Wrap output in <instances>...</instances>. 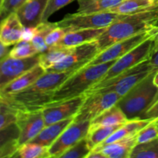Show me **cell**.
<instances>
[{"label":"cell","mask_w":158,"mask_h":158,"mask_svg":"<svg viewBox=\"0 0 158 158\" xmlns=\"http://www.w3.org/2000/svg\"><path fill=\"white\" fill-rule=\"evenodd\" d=\"M79 69L64 72L46 71L31 86L16 94L0 96V103L15 112L43 110L52 102L56 89Z\"/></svg>","instance_id":"1"},{"label":"cell","mask_w":158,"mask_h":158,"mask_svg":"<svg viewBox=\"0 0 158 158\" xmlns=\"http://www.w3.org/2000/svg\"><path fill=\"white\" fill-rule=\"evenodd\" d=\"M157 23L158 7L124 15L106 27L104 32L97 38L99 51L100 52L117 42L151 30L157 26Z\"/></svg>","instance_id":"2"},{"label":"cell","mask_w":158,"mask_h":158,"mask_svg":"<svg viewBox=\"0 0 158 158\" xmlns=\"http://www.w3.org/2000/svg\"><path fill=\"white\" fill-rule=\"evenodd\" d=\"M115 61L83 66L74 73L56 89L52 102L48 106L85 94L94 85L101 81Z\"/></svg>","instance_id":"3"},{"label":"cell","mask_w":158,"mask_h":158,"mask_svg":"<svg viewBox=\"0 0 158 158\" xmlns=\"http://www.w3.org/2000/svg\"><path fill=\"white\" fill-rule=\"evenodd\" d=\"M155 72L134 86L117 103L128 120L140 118L158 97V88L153 83Z\"/></svg>","instance_id":"4"},{"label":"cell","mask_w":158,"mask_h":158,"mask_svg":"<svg viewBox=\"0 0 158 158\" xmlns=\"http://www.w3.org/2000/svg\"><path fill=\"white\" fill-rule=\"evenodd\" d=\"M156 71L150 64L149 60H148L110 80L97 83L85 95L96 93L114 92L123 97L137 83L146 78L151 73Z\"/></svg>","instance_id":"5"},{"label":"cell","mask_w":158,"mask_h":158,"mask_svg":"<svg viewBox=\"0 0 158 158\" xmlns=\"http://www.w3.org/2000/svg\"><path fill=\"white\" fill-rule=\"evenodd\" d=\"M124 15L111 12L97 13L67 14L60 21L57 22V26L62 28L66 32L84 29H100L106 28L118 20Z\"/></svg>","instance_id":"6"},{"label":"cell","mask_w":158,"mask_h":158,"mask_svg":"<svg viewBox=\"0 0 158 158\" xmlns=\"http://www.w3.org/2000/svg\"><path fill=\"white\" fill-rule=\"evenodd\" d=\"M154 37L155 35L145 40L137 47L116 60L115 63L108 69L100 82L110 80L124 71L149 60L154 50Z\"/></svg>","instance_id":"7"},{"label":"cell","mask_w":158,"mask_h":158,"mask_svg":"<svg viewBox=\"0 0 158 158\" xmlns=\"http://www.w3.org/2000/svg\"><path fill=\"white\" fill-rule=\"evenodd\" d=\"M121 97V96L114 92L96 93L86 95V99L74 117L73 121H92L117 104Z\"/></svg>","instance_id":"8"},{"label":"cell","mask_w":158,"mask_h":158,"mask_svg":"<svg viewBox=\"0 0 158 158\" xmlns=\"http://www.w3.org/2000/svg\"><path fill=\"white\" fill-rule=\"evenodd\" d=\"M157 32L158 26H156L151 30L141 32V33L137 34L131 38L117 42V43L113 44L112 46L105 49L102 52H99L86 66H92V65L115 61L126 53L129 52L131 50H132L133 49L137 47L143 41L156 35Z\"/></svg>","instance_id":"9"},{"label":"cell","mask_w":158,"mask_h":158,"mask_svg":"<svg viewBox=\"0 0 158 158\" xmlns=\"http://www.w3.org/2000/svg\"><path fill=\"white\" fill-rule=\"evenodd\" d=\"M90 121H73L49 147V157L59 158L68 149L87 136Z\"/></svg>","instance_id":"10"},{"label":"cell","mask_w":158,"mask_h":158,"mask_svg":"<svg viewBox=\"0 0 158 158\" xmlns=\"http://www.w3.org/2000/svg\"><path fill=\"white\" fill-rule=\"evenodd\" d=\"M99 52L100 51L97 40L76 46L61 62L46 71L64 72L73 69H80L87 65Z\"/></svg>","instance_id":"11"},{"label":"cell","mask_w":158,"mask_h":158,"mask_svg":"<svg viewBox=\"0 0 158 158\" xmlns=\"http://www.w3.org/2000/svg\"><path fill=\"white\" fill-rule=\"evenodd\" d=\"M39 58L40 54L26 59H15L8 56L0 60V90L39 64Z\"/></svg>","instance_id":"12"},{"label":"cell","mask_w":158,"mask_h":158,"mask_svg":"<svg viewBox=\"0 0 158 158\" xmlns=\"http://www.w3.org/2000/svg\"><path fill=\"white\" fill-rule=\"evenodd\" d=\"M16 113V124L19 128V144L31 141L45 127V121L42 110L32 112Z\"/></svg>","instance_id":"13"},{"label":"cell","mask_w":158,"mask_h":158,"mask_svg":"<svg viewBox=\"0 0 158 158\" xmlns=\"http://www.w3.org/2000/svg\"><path fill=\"white\" fill-rule=\"evenodd\" d=\"M86 99V95L80 96L70 100L46 106L42 110L45 127L52 123L75 117Z\"/></svg>","instance_id":"14"},{"label":"cell","mask_w":158,"mask_h":158,"mask_svg":"<svg viewBox=\"0 0 158 158\" xmlns=\"http://www.w3.org/2000/svg\"><path fill=\"white\" fill-rule=\"evenodd\" d=\"M23 28L16 12H12L0 22V42L6 46H14L21 41Z\"/></svg>","instance_id":"15"},{"label":"cell","mask_w":158,"mask_h":158,"mask_svg":"<svg viewBox=\"0 0 158 158\" xmlns=\"http://www.w3.org/2000/svg\"><path fill=\"white\" fill-rule=\"evenodd\" d=\"M47 0H26L16 10L17 15L24 26H36L41 23Z\"/></svg>","instance_id":"16"},{"label":"cell","mask_w":158,"mask_h":158,"mask_svg":"<svg viewBox=\"0 0 158 158\" xmlns=\"http://www.w3.org/2000/svg\"><path fill=\"white\" fill-rule=\"evenodd\" d=\"M137 134H131L105 146L97 147L93 150L100 151L106 158H130L133 148L137 143Z\"/></svg>","instance_id":"17"},{"label":"cell","mask_w":158,"mask_h":158,"mask_svg":"<svg viewBox=\"0 0 158 158\" xmlns=\"http://www.w3.org/2000/svg\"><path fill=\"white\" fill-rule=\"evenodd\" d=\"M19 128L16 123L0 129V158L15 157L19 148Z\"/></svg>","instance_id":"18"},{"label":"cell","mask_w":158,"mask_h":158,"mask_svg":"<svg viewBox=\"0 0 158 158\" xmlns=\"http://www.w3.org/2000/svg\"><path fill=\"white\" fill-rule=\"evenodd\" d=\"M45 72L46 70L40 64H37L2 89L0 90V96L10 95L23 90L31 86Z\"/></svg>","instance_id":"19"},{"label":"cell","mask_w":158,"mask_h":158,"mask_svg":"<svg viewBox=\"0 0 158 158\" xmlns=\"http://www.w3.org/2000/svg\"><path fill=\"white\" fill-rule=\"evenodd\" d=\"M105 29H84L66 32L58 45L66 47H76L94 41L104 32Z\"/></svg>","instance_id":"20"},{"label":"cell","mask_w":158,"mask_h":158,"mask_svg":"<svg viewBox=\"0 0 158 158\" xmlns=\"http://www.w3.org/2000/svg\"><path fill=\"white\" fill-rule=\"evenodd\" d=\"M73 119L74 117H73L46 126L35 138L31 140V142L40 143L49 148L58 138L63 131L73 121Z\"/></svg>","instance_id":"21"},{"label":"cell","mask_w":158,"mask_h":158,"mask_svg":"<svg viewBox=\"0 0 158 158\" xmlns=\"http://www.w3.org/2000/svg\"><path fill=\"white\" fill-rule=\"evenodd\" d=\"M127 120V117H126L123 110L118 105L116 104L90 121L89 131L101 127L123 124Z\"/></svg>","instance_id":"22"},{"label":"cell","mask_w":158,"mask_h":158,"mask_svg":"<svg viewBox=\"0 0 158 158\" xmlns=\"http://www.w3.org/2000/svg\"><path fill=\"white\" fill-rule=\"evenodd\" d=\"M158 7V0H123L108 12L121 15L137 13Z\"/></svg>","instance_id":"23"},{"label":"cell","mask_w":158,"mask_h":158,"mask_svg":"<svg viewBox=\"0 0 158 158\" xmlns=\"http://www.w3.org/2000/svg\"><path fill=\"white\" fill-rule=\"evenodd\" d=\"M74 47H66V46L56 45L52 47L48 48L44 52L40 53L39 64L45 69L48 70L61 62L65 57L67 56L73 51Z\"/></svg>","instance_id":"24"},{"label":"cell","mask_w":158,"mask_h":158,"mask_svg":"<svg viewBox=\"0 0 158 158\" xmlns=\"http://www.w3.org/2000/svg\"><path fill=\"white\" fill-rule=\"evenodd\" d=\"M123 0H77L78 13L90 14L108 12Z\"/></svg>","instance_id":"25"},{"label":"cell","mask_w":158,"mask_h":158,"mask_svg":"<svg viewBox=\"0 0 158 158\" xmlns=\"http://www.w3.org/2000/svg\"><path fill=\"white\" fill-rule=\"evenodd\" d=\"M49 148L34 142H27L20 145L15 157L20 158H47Z\"/></svg>","instance_id":"26"},{"label":"cell","mask_w":158,"mask_h":158,"mask_svg":"<svg viewBox=\"0 0 158 158\" xmlns=\"http://www.w3.org/2000/svg\"><path fill=\"white\" fill-rule=\"evenodd\" d=\"M122 125L123 124L101 127L96 128V129L89 131L86 138V140H87L88 146H89V149L92 151L94 148H95L99 144L103 143L105 140H106L114 131H117Z\"/></svg>","instance_id":"27"},{"label":"cell","mask_w":158,"mask_h":158,"mask_svg":"<svg viewBox=\"0 0 158 158\" xmlns=\"http://www.w3.org/2000/svg\"><path fill=\"white\" fill-rule=\"evenodd\" d=\"M57 27L56 23L44 22L36 26V33L32 40V43L40 53L46 52L48 46L46 43V37L47 34L54 28Z\"/></svg>","instance_id":"28"},{"label":"cell","mask_w":158,"mask_h":158,"mask_svg":"<svg viewBox=\"0 0 158 158\" xmlns=\"http://www.w3.org/2000/svg\"><path fill=\"white\" fill-rule=\"evenodd\" d=\"M130 158H158V138L137 143L131 151Z\"/></svg>","instance_id":"29"},{"label":"cell","mask_w":158,"mask_h":158,"mask_svg":"<svg viewBox=\"0 0 158 158\" xmlns=\"http://www.w3.org/2000/svg\"><path fill=\"white\" fill-rule=\"evenodd\" d=\"M40 54L32 42L21 40L16 44L14 45L11 49L9 56L15 59H26L32 57Z\"/></svg>","instance_id":"30"},{"label":"cell","mask_w":158,"mask_h":158,"mask_svg":"<svg viewBox=\"0 0 158 158\" xmlns=\"http://www.w3.org/2000/svg\"><path fill=\"white\" fill-rule=\"evenodd\" d=\"M91 150L88 146L86 138L82 139L75 145L68 149L60 158H87Z\"/></svg>","instance_id":"31"},{"label":"cell","mask_w":158,"mask_h":158,"mask_svg":"<svg viewBox=\"0 0 158 158\" xmlns=\"http://www.w3.org/2000/svg\"><path fill=\"white\" fill-rule=\"evenodd\" d=\"M156 138H158V123L155 119H153L148 124L137 132V143H145Z\"/></svg>","instance_id":"32"},{"label":"cell","mask_w":158,"mask_h":158,"mask_svg":"<svg viewBox=\"0 0 158 158\" xmlns=\"http://www.w3.org/2000/svg\"><path fill=\"white\" fill-rule=\"evenodd\" d=\"M73 1H76V0H47L46 8L42 16L41 23L47 22L52 14Z\"/></svg>","instance_id":"33"},{"label":"cell","mask_w":158,"mask_h":158,"mask_svg":"<svg viewBox=\"0 0 158 158\" xmlns=\"http://www.w3.org/2000/svg\"><path fill=\"white\" fill-rule=\"evenodd\" d=\"M16 121V113L0 103V129Z\"/></svg>","instance_id":"34"},{"label":"cell","mask_w":158,"mask_h":158,"mask_svg":"<svg viewBox=\"0 0 158 158\" xmlns=\"http://www.w3.org/2000/svg\"><path fill=\"white\" fill-rule=\"evenodd\" d=\"M26 0H2V7L0 12V19L2 20L8 15L14 12L24 3Z\"/></svg>","instance_id":"35"},{"label":"cell","mask_w":158,"mask_h":158,"mask_svg":"<svg viewBox=\"0 0 158 158\" xmlns=\"http://www.w3.org/2000/svg\"><path fill=\"white\" fill-rule=\"evenodd\" d=\"M66 33V31L59 26L52 29L46 37V43L48 47H52L56 45H58L59 43L63 40Z\"/></svg>","instance_id":"36"},{"label":"cell","mask_w":158,"mask_h":158,"mask_svg":"<svg viewBox=\"0 0 158 158\" xmlns=\"http://www.w3.org/2000/svg\"><path fill=\"white\" fill-rule=\"evenodd\" d=\"M158 117V97L140 117V119H155Z\"/></svg>","instance_id":"37"},{"label":"cell","mask_w":158,"mask_h":158,"mask_svg":"<svg viewBox=\"0 0 158 158\" xmlns=\"http://www.w3.org/2000/svg\"><path fill=\"white\" fill-rule=\"evenodd\" d=\"M36 33V26H24L21 40L31 42Z\"/></svg>","instance_id":"38"},{"label":"cell","mask_w":158,"mask_h":158,"mask_svg":"<svg viewBox=\"0 0 158 158\" xmlns=\"http://www.w3.org/2000/svg\"><path fill=\"white\" fill-rule=\"evenodd\" d=\"M150 64L155 70H158V47L153 51L151 58L149 59Z\"/></svg>","instance_id":"39"},{"label":"cell","mask_w":158,"mask_h":158,"mask_svg":"<svg viewBox=\"0 0 158 158\" xmlns=\"http://www.w3.org/2000/svg\"><path fill=\"white\" fill-rule=\"evenodd\" d=\"M11 49L12 48H10V46H6V45H4L2 43L0 42V60L8 56Z\"/></svg>","instance_id":"40"},{"label":"cell","mask_w":158,"mask_h":158,"mask_svg":"<svg viewBox=\"0 0 158 158\" xmlns=\"http://www.w3.org/2000/svg\"><path fill=\"white\" fill-rule=\"evenodd\" d=\"M87 158H106L104 154H102L100 151H95V150H92L88 154Z\"/></svg>","instance_id":"41"},{"label":"cell","mask_w":158,"mask_h":158,"mask_svg":"<svg viewBox=\"0 0 158 158\" xmlns=\"http://www.w3.org/2000/svg\"><path fill=\"white\" fill-rule=\"evenodd\" d=\"M153 83L158 88V70H157L154 73V77H153Z\"/></svg>","instance_id":"42"},{"label":"cell","mask_w":158,"mask_h":158,"mask_svg":"<svg viewBox=\"0 0 158 158\" xmlns=\"http://www.w3.org/2000/svg\"><path fill=\"white\" fill-rule=\"evenodd\" d=\"M158 47V32L156 34L155 37H154V50H155ZM153 50V51H154Z\"/></svg>","instance_id":"43"},{"label":"cell","mask_w":158,"mask_h":158,"mask_svg":"<svg viewBox=\"0 0 158 158\" xmlns=\"http://www.w3.org/2000/svg\"><path fill=\"white\" fill-rule=\"evenodd\" d=\"M2 7V0H0V12H1Z\"/></svg>","instance_id":"44"},{"label":"cell","mask_w":158,"mask_h":158,"mask_svg":"<svg viewBox=\"0 0 158 158\" xmlns=\"http://www.w3.org/2000/svg\"><path fill=\"white\" fill-rule=\"evenodd\" d=\"M155 120H157V123H158V117H157V118H155Z\"/></svg>","instance_id":"45"},{"label":"cell","mask_w":158,"mask_h":158,"mask_svg":"<svg viewBox=\"0 0 158 158\" xmlns=\"http://www.w3.org/2000/svg\"><path fill=\"white\" fill-rule=\"evenodd\" d=\"M1 21H2V20H1V19H0V22H1Z\"/></svg>","instance_id":"46"}]
</instances>
